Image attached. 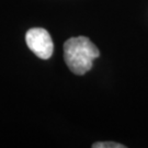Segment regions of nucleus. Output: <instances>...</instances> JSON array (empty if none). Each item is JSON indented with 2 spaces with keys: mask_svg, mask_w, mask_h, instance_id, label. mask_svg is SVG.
<instances>
[{
  "mask_svg": "<svg viewBox=\"0 0 148 148\" xmlns=\"http://www.w3.org/2000/svg\"><path fill=\"white\" fill-rule=\"evenodd\" d=\"M100 56V51L86 36L68 38L64 44V59L70 71L82 76L92 68V63Z\"/></svg>",
  "mask_w": 148,
  "mask_h": 148,
  "instance_id": "f257e3e1",
  "label": "nucleus"
},
{
  "mask_svg": "<svg viewBox=\"0 0 148 148\" xmlns=\"http://www.w3.org/2000/svg\"><path fill=\"white\" fill-rule=\"evenodd\" d=\"M126 146L113 142H99L92 145V148H125Z\"/></svg>",
  "mask_w": 148,
  "mask_h": 148,
  "instance_id": "7ed1b4c3",
  "label": "nucleus"
},
{
  "mask_svg": "<svg viewBox=\"0 0 148 148\" xmlns=\"http://www.w3.org/2000/svg\"><path fill=\"white\" fill-rule=\"evenodd\" d=\"M27 47L41 59H48L54 51L52 37L45 29L32 27L25 34Z\"/></svg>",
  "mask_w": 148,
  "mask_h": 148,
  "instance_id": "f03ea898",
  "label": "nucleus"
}]
</instances>
